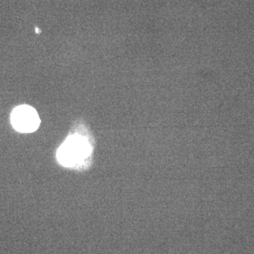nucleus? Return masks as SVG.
Segmentation results:
<instances>
[{
    "label": "nucleus",
    "instance_id": "1",
    "mask_svg": "<svg viewBox=\"0 0 254 254\" xmlns=\"http://www.w3.org/2000/svg\"><path fill=\"white\" fill-rule=\"evenodd\" d=\"M91 146L85 137L74 134L68 137L58 150V161L68 168H78L89 158Z\"/></svg>",
    "mask_w": 254,
    "mask_h": 254
},
{
    "label": "nucleus",
    "instance_id": "2",
    "mask_svg": "<svg viewBox=\"0 0 254 254\" xmlns=\"http://www.w3.org/2000/svg\"><path fill=\"white\" fill-rule=\"evenodd\" d=\"M11 125L16 131L31 133L39 127V116L36 110L28 105H20L13 110L11 115Z\"/></svg>",
    "mask_w": 254,
    "mask_h": 254
}]
</instances>
